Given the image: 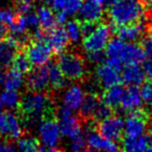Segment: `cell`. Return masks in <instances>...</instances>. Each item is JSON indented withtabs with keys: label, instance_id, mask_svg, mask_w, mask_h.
Segmentation results:
<instances>
[{
	"label": "cell",
	"instance_id": "obj_1",
	"mask_svg": "<svg viewBox=\"0 0 152 152\" xmlns=\"http://www.w3.org/2000/svg\"><path fill=\"white\" fill-rule=\"evenodd\" d=\"M56 94L53 92H28L20 97L16 107L21 123L27 126L43 119L56 118Z\"/></svg>",
	"mask_w": 152,
	"mask_h": 152
},
{
	"label": "cell",
	"instance_id": "obj_2",
	"mask_svg": "<svg viewBox=\"0 0 152 152\" xmlns=\"http://www.w3.org/2000/svg\"><path fill=\"white\" fill-rule=\"evenodd\" d=\"M146 9L139 0H119L107 7L106 13L110 24L116 26L129 25L146 19Z\"/></svg>",
	"mask_w": 152,
	"mask_h": 152
},
{
	"label": "cell",
	"instance_id": "obj_3",
	"mask_svg": "<svg viewBox=\"0 0 152 152\" xmlns=\"http://www.w3.org/2000/svg\"><path fill=\"white\" fill-rule=\"evenodd\" d=\"M56 65L66 78L71 81H87L89 70L83 55L77 51H66L58 54Z\"/></svg>",
	"mask_w": 152,
	"mask_h": 152
},
{
	"label": "cell",
	"instance_id": "obj_4",
	"mask_svg": "<svg viewBox=\"0 0 152 152\" xmlns=\"http://www.w3.org/2000/svg\"><path fill=\"white\" fill-rule=\"evenodd\" d=\"M150 124V113L146 107L140 106L127 112L124 124V135L140 137L145 133Z\"/></svg>",
	"mask_w": 152,
	"mask_h": 152
},
{
	"label": "cell",
	"instance_id": "obj_5",
	"mask_svg": "<svg viewBox=\"0 0 152 152\" xmlns=\"http://www.w3.org/2000/svg\"><path fill=\"white\" fill-rule=\"evenodd\" d=\"M94 129L99 134L113 142H121L124 137V121L118 115H112L108 118L94 124Z\"/></svg>",
	"mask_w": 152,
	"mask_h": 152
},
{
	"label": "cell",
	"instance_id": "obj_6",
	"mask_svg": "<svg viewBox=\"0 0 152 152\" xmlns=\"http://www.w3.org/2000/svg\"><path fill=\"white\" fill-rule=\"evenodd\" d=\"M22 123L17 115L10 110L0 114V137L10 141H16L22 135L28 133L22 127Z\"/></svg>",
	"mask_w": 152,
	"mask_h": 152
},
{
	"label": "cell",
	"instance_id": "obj_7",
	"mask_svg": "<svg viewBox=\"0 0 152 152\" xmlns=\"http://www.w3.org/2000/svg\"><path fill=\"white\" fill-rule=\"evenodd\" d=\"M110 26L102 20L96 29L87 38L83 39V47L87 52L103 50L112 36Z\"/></svg>",
	"mask_w": 152,
	"mask_h": 152
},
{
	"label": "cell",
	"instance_id": "obj_8",
	"mask_svg": "<svg viewBox=\"0 0 152 152\" xmlns=\"http://www.w3.org/2000/svg\"><path fill=\"white\" fill-rule=\"evenodd\" d=\"M110 26L113 34H115L118 39L122 41L140 44L142 40L147 36V19L129 25L116 26L110 24Z\"/></svg>",
	"mask_w": 152,
	"mask_h": 152
},
{
	"label": "cell",
	"instance_id": "obj_9",
	"mask_svg": "<svg viewBox=\"0 0 152 152\" xmlns=\"http://www.w3.org/2000/svg\"><path fill=\"white\" fill-rule=\"evenodd\" d=\"M25 89L28 92L51 91L49 87V68L46 65L30 69L25 80Z\"/></svg>",
	"mask_w": 152,
	"mask_h": 152
},
{
	"label": "cell",
	"instance_id": "obj_10",
	"mask_svg": "<svg viewBox=\"0 0 152 152\" xmlns=\"http://www.w3.org/2000/svg\"><path fill=\"white\" fill-rule=\"evenodd\" d=\"M29 63L34 67L46 65L52 56V51L45 42L36 41L32 39L23 48Z\"/></svg>",
	"mask_w": 152,
	"mask_h": 152
},
{
	"label": "cell",
	"instance_id": "obj_11",
	"mask_svg": "<svg viewBox=\"0 0 152 152\" xmlns=\"http://www.w3.org/2000/svg\"><path fill=\"white\" fill-rule=\"evenodd\" d=\"M45 43L51 49L52 54L57 56L69 47L71 41L66 28L63 25H57L47 32Z\"/></svg>",
	"mask_w": 152,
	"mask_h": 152
},
{
	"label": "cell",
	"instance_id": "obj_12",
	"mask_svg": "<svg viewBox=\"0 0 152 152\" xmlns=\"http://www.w3.org/2000/svg\"><path fill=\"white\" fill-rule=\"evenodd\" d=\"M40 137L42 143L47 148H54L57 146L61 137L57 118L43 119L40 121Z\"/></svg>",
	"mask_w": 152,
	"mask_h": 152
},
{
	"label": "cell",
	"instance_id": "obj_13",
	"mask_svg": "<svg viewBox=\"0 0 152 152\" xmlns=\"http://www.w3.org/2000/svg\"><path fill=\"white\" fill-rule=\"evenodd\" d=\"M96 83L102 90L122 83V76L120 75L118 70L110 67L106 64L98 65L96 68Z\"/></svg>",
	"mask_w": 152,
	"mask_h": 152
},
{
	"label": "cell",
	"instance_id": "obj_14",
	"mask_svg": "<svg viewBox=\"0 0 152 152\" xmlns=\"http://www.w3.org/2000/svg\"><path fill=\"white\" fill-rule=\"evenodd\" d=\"M20 49L17 39L9 34L0 40V70H5L12 65L16 52Z\"/></svg>",
	"mask_w": 152,
	"mask_h": 152
},
{
	"label": "cell",
	"instance_id": "obj_15",
	"mask_svg": "<svg viewBox=\"0 0 152 152\" xmlns=\"http://www.w3.org/2000/svg\"><path fill=\"white\" fill-rule=\"evenodd\" d=\"M101 103V98L98 93H88L83 100L80 110L78 113V118L83 125L91 124L93 122V117L99 104Z\"/></svg>",
	"mask_w": 152,
	"mask_h": 152
},
{
	"label": "cell",
	"instance_id": "obj_16",
	"mask_svg": "<svg viewBox=\"0 0 152 152\" xmlns=\"http://www.w3.org/2000/svg\"><path fill=\"white\" fill-rule=\"evenodd\" d=\"M118 57L124 65H140L146 58V53L143 46L139 43H125Z\"/></svg>",
	"mask_w": 152,
	"mask_h": 152
},
{
	"label": "cell",
	"instance_id": "obj_17",
	"mask_svg": "<svg viewBox=\"0 0 152 152\" xmlns=\"http://www.w3.org/2000/svg\"><path fill=\"white\" fill-rule=\"evenodd\" d=\"M87 143L92 149L100 152H119L120 149L110 140L103 137L97 132L94 128H88Z\"/></svg>",
	"mask_w": 152,
	"mask_h": 152
},
{
	"label": "cell",
	"instance_id": "obj_18",
	"mask_svg": "<svg viewBox=\"0 0 152 152\" xmlns=\"http://www.w3.org/2000/svg\"><path fill=\"white\" fill-rule=\"evenodd\" d=\"M104 11L101 4L94 0H87L83 2L79 10V21H91V22H101L103 19Z\"/></svg>",
	"mask_w": 152,
	"mask_h": 152
},
{
	"label": "cell",
	"instance_id": "obj_19",
	"mask_svg": "<svg viewBox=\"0 0 152 152\" xmlns=\"http://www.w3.org/2000/svg\"><path fill=\"white\" fill-rule=\"evenodd\" d=\"M58 121L59 131L63 135L74 139L77 135L81 134V128H83V123L79 120L78 116H73L70 115L65 118L57 119Z\"/></svg>",
	"mask_w": 152,
	"mask_h": 152
},
{
	"label": "cell",
	"instance_id": "obj_20",
	"mask_svg": "<svg viewBox=\"0 0 152 152\" xmlns=\"http://www.w3.org/2000/svg\"><path fill=\"white\" fill-rule=\"evenodd\" d=\"M122 74V83L125 86H134L139 87L145 81L146 75L143 68L139 65L131 64V65H125Z\"/></svg>",
	"mask_w": 152,
	"mask_h": 152
},
{
	"label": "cell",
	"instance_id": "obj_21",
	"mask_svg": "<svg viewBox=\"0 0 152 152\" xmlns=\"http://www.w3.org/2000/svg\"><path fill=\"white\" fill-rule=\"evenodd\" d=\"M142 96L140 92L139 87L134 86H128L127 89H125L124 94L121 99L120 106L122 107L123 110H132L137 107L142 106Z\"/></svg>",
	"mask_w": 152,
	"mask_h": 152
},
{
	"label": "cell",
	"instance_id": "obj_22",
	"mask_svg": "<svg viewBox=\"0 0 152 152\" xmlns=\"http://www.w3.org/2000/svg\"><path fill=\"white\" fill-rule=\"evenodd\" d=\"M124 91L125 88L123 83H118V85L113 86V87L104 90L101 98L102 102L116 110V108L120 106L121 99H122Z\"/></svg>",
	"mask_w": 152,
	"mask_h": 152
},
{
	"label": "cell",
	"instance_id": "obj_23",
	"mask_svg": "<svg viewBox=\"0 0 152 152\" xmlns=\"http://www.w3.org/2000/svg\"><path fill=\"white\" fill-rule=\"evenodd\" d=\"M83 98H85V94H83V90L78 86H72L65 93L64 105L73 112L80 107Z\"/></svg>",
	"mask_w": 152,
	"mask_h": 152
},
{
	"label": "cell",
	"instance_id": "obj_24",
	"mask_svg": "<svg viewBox=\"0 0 152 152\" xmlns=\"http://www.w3.org/2000/svg\"><path fill=\"white\" fill-rule=\"evenodd\" d=\"M49 68V87L50 90L54 94H56L57 92H61V90H64L67 85V80L66 77L64 76V74L61 73V71L59 70V68L57 67L56 64L51 63L50 65H48Z\"/></svg>",
	"mask_w": 152,
	"mask_h": 152
},
{
	"label": "cell",
	"instance_id": "obj_25",
	"mask_svg": "<svg viewBox=\"0 0 152 152\" xmlns=\"http://www.w3.org/2000/svg\"><path fill=\"white\" fill-rule=\"evenodd\" d=\"M37 17L39 20L40 28H42L45 31H49V30L53 29L55 26H57L54 13L50 7H46V5L39 7L37 11Z\"/></svg>",
	"mask_w": 152,
	"mask_h": 152
},
{
	"label": "cell",
	"instance_id": "obj_26",
	"mask_svg": "<svg viewBox=\"0 0 152 152\" xmlns=\"http://www.w3.org/2000/svg\"><path fill=\"white\" fill-rule=\"evenodd\" d=\"M121 143H122V152H145L148 147L144 135L140 137L124 135Z\"/></svg>",
	"mask_w": 152,
	"mask_h": 152
},
{
	"label": "cell",
	"instance_id": "obj_27",
	"mask_svg": "<svg viewBox=\"0 0 152 152\" xmlns=\"http://www.w3.org/2000/svg\"><path fill=\"white\" fill-rule=\"evenodd\" d=\"M83 0H52V10L54 12H64L67 15H74L80 10Z\"/></svg>",
	"mask_w": 152,
	"mask_h": 152
},
{
	"label": "cell",
	"instance_id": "obj_28",
	"mask_svg": "<svg viewBox=\"0 0 152 152\" xmlns=\"http://www.w3.org/2000/svg\"><path fill=\"white\" fill-rule=\"evenodd\" d=\"M23 83V74L16 70L10 69L4 70V81H3V87L5 90L9 91H17L21 87Z\"/></svg>",
	"mask_w": 152,
	"mask_h": 152
},
{
	"label": "cell",
	"instance_id": "obj_29",
	"mask_svg": "<svg viewBox=\"0 0 152 152\" xmlns=\"http://www.w3.org/2000/svg\"><path fill=\"white\" fill-rule=\"evenodd\" d=\"M140 44L143 46L146 53V58L143 63V70L145 72L146 77L149 80H152V39L146 36Z\"/></svg>",
	"mask_w": 152,
	"mask_h": 152
},
{
	"label": "cell",
	"instance_id": "obj_30",
	"mask_svg": "<svg viewBox=\"0 0 152 152\" xmlns=\"http://www.w3.org/2000/svg\"><path fill=\"white\" fill-rule=\"evenodd\" d=\"M11 69L16 70V71L20 72L21 74L28 73L31 69V64L29 63L27 56H26L25 52L23 51V49H19L16 52L15 56L13 58L11 65Z\"/></svg>",
	"mask_w": 152,
	"mask_h": 152
},
{
	"label": "cell",
	"instance_id": "obj_31",
	"mask_svg": "<svg viewBox=\"0 0 152 152\" xmlns=\"http://www.w3.org/2000/svg\"><path fill=\"white\" fill-rule=\"evenodd\" d=\"M40 141L34 137H29L28 133L18 139V152H39Z\"/></svg>",
	"mask_w": 152,
	"mask_h": 152
},
{
	"label": "cell",
	"instance_id": "obj_32",
	"mask_svg": "<svg viewBox=\"0 0 152 152\" xmlns=\"http://www.w3.org/2000/svg\"><path fill=\"white\" fill-rule=\"evenodd\" d=\"M20 99V95L17 91H9L5 90L0 95V103L7 108H16Z\"/></svg>",
	"mask_w": 152,
	"mask_h": 152
},
{
	"label": "cell",
	"instance_id": "obj_33",
	"mask_svg": "<svg viewBox=\"0 0 152 152\" xmlns=\"http://www.w3.org/2000/svg\"><path fill=\"white\" fill-rule=\"evenodd\" d=\"M80 21L78 19H74L67 22V32L70 38V41L73 43H77L80 39V28H79Z\"/></svg>",
	"mask_w": 152,
	"mask_h": 152
},
{
	"label": "cell",
	"instance_id": "obj_34",
	"mask_svg": "<svg viewBox=\"0 0 152 152\" xmlns=\"http://www.w3.org/2000/svg\"><path fill=\"white\" fill-rule=\"evenodd\" d=\"M116 113V110H113L112 107H110L108 105H106L105 103H103L101 100V103L99 104L98 108L96 110L95 114H94V117H93V122L94 123H97V122H100V121L104 120V119L108 118L110 116L114 115Z\"/></svg>",
	"mask_w": 152,
	"mask_h": 152
},
{
	"label": "cell",
	"instance_id": "obj_35",
	"mask_svg": "<svg viewBox=\"0 0 152 152\" xmlns=\"http://www.w3.org/2000/svg\"><path fill=\"white\" fill-rule=\"evenodd\" d=\"M124 44H125V42H123L120 39H113V40L108 41V43L106 44L105 54L107 55V56L118 57L119 53L122 50Z\"/></svg>",
	"mask_w": 152,
	"mask_h": 152
},
{
	"label": "cell",
	"instance_id": "obj_36",
	"mask_svg": "<svg viewBox=\"0 0 152 152\" xmlns=\"http://www.w3.org/2000/svg\"><path fill=\"white\" fill-rule=\"evenodd\" d=\"M141 86L142 88L140 92H141L142 99L147 102L148 104L152 105V80L148 79L147 81H144Z\"/></svg>",
	"mask_w": 152,
	"mask_h": 152
},
{
	"label": "cell",
	"instance_id": "obj_37",
	"mask_svg": "<svg viewBox=\"0 0 152 152\" xmlns=\"http://www.w3.org/2000/svg\"><path fill=\"white\" fill-rule=\"evenodd\" d=\"M100 22H91V21H80L79 28H80V37L83 39L87 38L96 29Z\"/></svg>",
	"mask_w": 152,
	"mask_h": 152
},
{
	"label": "cell",
	"instance_id": "obj_38",
	"mask_svg": "<svg viewBox=\"0 0 152 152\" xmlns=\"http://www.w3.org/2000/svg\"><path fill=\"white\" fill-rule=\"evenodd\" d=\"M88 148V143L85 140L83 134L77 135L76 137L72 139L71 150L73 152H85Z\"/></svg>",
	"mask_w": 152,
	"mask_h": 152
},
{
	"label": "cell",
	"instance_id": "obj_39",
	"mask_svg": "<svg viewBox=\"0 0 152 152\" xmlns=\"http://www.w3.org/2000/svg\"><path fill=\"white\" fill-rule=\"evenodd\" d=\"M16 19V13L13 10H0V22L11 26Z\"/></svg>",
	"mask_w": 152,
	"mask_h": 152
},
{
	"label": "cell",
	"instance_id": "obj_40",
	"mask_svg": "<svg viewBox=\"0 0 152 152\" xmlns=\"http://www.w3.org/2000/svg\"><path fill=\"white\" fill-rule=\"evenodd\" d=\"M105 53L103 52V50L100 51H92V52H87V57L90 61L94 64H99L101 61H104L105 57Z\"/></svg>",
	"mask_w": 152,
	"mask_h": 152
},
{
	"label": "cell",
	"instance_id": "obj_41",
	"mask_svg": "<svg viewBox=\"0 0 152 152\" xmlns=\"http://www.w3.org/2000/svg\"><path fill=\"white\" fill-rule=\"evenodd\" d=\"M0 152H16L14 142L0 137Z\"/></svg>",
	"mask_w": 152,
	"mask_h": 152
},
{
	"label": "cell",
	"instance_id": "obj_42",
	"mask_svg": "<svg viewBox=\"0 0 152 152\" xmlns=\"http://www.w3.org/2000/svg\"><path fill=\"white\" fill-rule=\"evenodd\" d=\"M105 64L110 67L114 68V69L118 70V71H121L123 69L122 68V61L119 57H114V56H108L107 58L105 59Z\"/></svg>",
	"mask_w": 152,
	"mask_h": 152
},
{
	"label": "cell",
	"instance_id": "obj_43",
	"mask_svg": "<svg viewBox=\"0 0 152 152\" xmlns=\"http://www.w3.org/2000/svg\"><path fill=\"white\" fill-rule=\"evenodd\" d=\"M67 14L64 13V12H56V15H55V20H56L57 25H64L67 21Z\"/></svg>",
	"mask_w": 152,
	"mask_h": 152
},
{
	"label": "cell",
	"instance_id": "obj_44",
	"mask_svg": "<svg viewBox=\"0 0 152 152\" xmlns=\"http://www.w3.org/2000/svg\"><path fill=\"white\" fill-rule=\"evenodd\" d=\"M10 34L9 28L5 24H3L2 22H0V40L1 39H4L5 37H7Z\"/></svg>",
	"mask_w": 152,
	"mask_h": 152
},
{
	"label": "cell",
	"instance_id": "obj_45",
	"mask_svg": "<svg viewBox=\"0 0 152 152\" xmlns=\"http://www.w3.org/2000/svg\"><path fill=\"white\" fill-rule=\"evenodd\" d=\"M39 152H65L63 149H58V148L54 147V148H49V149H46V148H40Z\"/></svg>",
	"mask_w": 152,
	"mask_h": 152
},
{
	"label": "cell",
	"instance_id": "obj_46",
	"mask_svg": "<svg viewBox=\"0 0 152 152\" xmlns=\"http://www.w3.org/2000/svg\"><path fill=\"white\" fill-rule=\"evenodd\" d=\"M139 1L146 7V9H148V7H150L152 5V0H139Z\"/></svg>",
	"mask_w": 152,
	"mask_h": 152
},
{
	"label": "cell",
	"instance_id": "obj_47",
	"mask_svg": "<svg viewBox=\"0 0 152 152\" xmlns=\"http://www.w3.org/2000/svg\"><path fill=\"white\" fill-rule=\"evenodd\" d=\"M119 0H105L104 2H105V7H112L113 4H115L116 2H118Z\"/></svg>",
	"mask_w": 152,
	"mask_h": 152
},
{
	"label": "cell",
	"instance_id": "obj_48",
	"mask_svg": "<svg viewBox=\"0 0 152 152\" xmlns=\"http://www.w3.org/2000/svg\"><path fill=\"white\" fill-rule=\"evenodd\" d=\"M86 152H96L94 149H92V148H87V150H86Z\"/></svg>",
	"mask_w": 152,
	"mask_h": 152
},
{
	"label": "cell",
	"instance_id": "obj_49",
	"mask_svg": "<svg viewBox=\"0 0 152 152\" xmlns=\"http://www.w3.org/2000/svg\"><path fill=\"white\" fill-rule=\"evenodd\" d=\"M145 152H152V146H149V148L145 150Z\"/></svg>",
	"mask_w": 152,
	"mask_h": 152
},
{
	"label": "cell",
	"instance_id": "obj_50",
	"mask_svg": "<svg viewBox=\"0 0 152 152\" xmlns=\"http://www.w3.org/2000/svg\"><path fill=\"white\" fill-rule=\"evenodd\" d=\"M94 1H96V2H98V3H100V4H102V3L105 1V0H94Z\"/></svg>",
	"mask_w": 152,
	"mask_h": 152
},
{
	"label": "cell",
	"instance_id": "obj_51",
	"mask_svg": "<svg viewBox=\"0 0 152 152\" xmlns=\"http://www.w3.org/2000/svg\"><path fill=\"white\" fill-rule=\"evenodd\" d=\"M44 1H46L47 3H51V2H52V0H44Z\"/></svg>",
	"mask_w": 152,
	"mask_h": 152
},
{
	"label": "cell",
	"instance_id": "obj_52",
	"mask_svg": "<svg viewBox=\"0 0 152 152\" xmlns=\"http://www.w3.org/2000/svg\"><path fill=\"white\" fill-rule=\"evenodd\" d=\"M148 128H149L150 130H151V132H152V122H151V124H150V127H148Z\"/></svg>",
	"mask_w": 152,
	"mask_h": 152
},
{
	"label": "cell",
	"instance_id": "obj_53",
	"mask_svg": "<svg viewBox=\"0 0 152 152\" xmlns=\"http://www.w3.org/2000/svg\"><path fill=\"white\" fill-rule=\"evenodd\" d=\"M1 110H2V104L0 103V114H1Z\"/></svg>",
	"mask_w": 152,
	"mask_h": 152
},
{
	"label": "cell",
	"instance_id": "obj_54",
	"mask_svg": "<svg viewBox=\"0 0 152 152\" xmlns=\"http://www.w3.org/2000/svg\"><path fill=\"white\" fill-rule=\"evenodd\" d=\"M119 152H122V151H119Z\"/></svg>",
	"mask_w": 152,
	"mask_h": 152
},
{
	"label": "cell",
	"instance_id": "obj_55",
	"mask_svg": "<svg viewBox=\"0 0 152 152\" xmlns=\"http://www.w3.org/2000/svg\"><path fill=\"white\" fill-rule=\"evenodd\" d=\"M85 152H86V151H85Z\"/></svg>",
	"mask_w": 152,
	"mask_h": 152
}]
</instances>
